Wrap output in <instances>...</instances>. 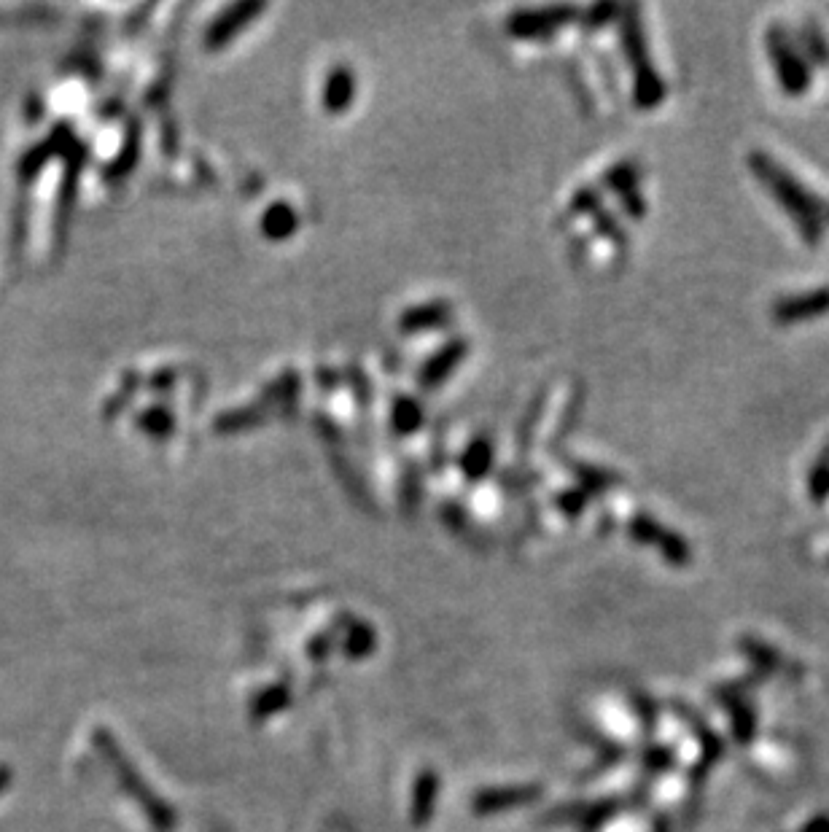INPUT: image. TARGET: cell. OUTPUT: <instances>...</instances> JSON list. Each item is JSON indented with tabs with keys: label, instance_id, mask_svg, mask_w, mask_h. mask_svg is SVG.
<instances>
[{
	"label": "cell",
	"instance_id": "7a4b0ae2",
	"mask_svg": "<svg viewBox=\"0 0 829 832\" xmlns=\"http://www.w3.org/2000/svg\"><path fill=\"white\" fill-rule=\"evenodd\" d=\"M765 52H768L770 68L778 81V89L786 97H805L811 92L813 84V68L803 57V52L797 49L792 30H786L784 25H770L765 30Z\"/></svg>",
	"mask_w": 829,
	"mask_h": 832
},
{
	"label": "cell",
	"instance_id": "ba28073f",
	"mask_svg": "<svg viewBox=\"0 0 829 832\" xmlns=\"http://www.w3.org/2000/svg\"><path fill=\"white\" fill-rule=\"evenodd\" d=\"M824 221H827V224H829V202H827V205H824Z\"/></svg>",
	"mask_w": 829,
	"mask_h": 832
},
{
	"label": "cell",
	"instance_id": "8992f818",
	"mask_svg": "<svg viewBox=\"0 0 829 832\" xmlns=\"http://www.w3.org/2000/svg\"><path fill=\"white\" fill-rule=\"evenodd\" d=\"M805 832H829V816H819L816 822L805 827Z\"/></svg>",
	"mask_w": 829,
	"mask_h": 832
},
{
	"label": "cell",
	"instance_id": "277c9868",
	"mask_svg": "<svg viewBox=\"0 0 829 832\" xmlns=\"http://www.w3.org/2000/svg\"><path fill=\"white\" fill-rule=\"evenodd\" d=\"M792 38H795L797 49L803 52V57L808 60L811 68L829 71V36L824 33V27H821L816 19H803V22L797 25L795 33H792Z\"/></svg>",
	"mask_w": 829,
	"mask_h": 832
},
{
	"label": "cell",
	"instance_id": "3957f363",
	"mask_svg": "<svg viewBox=\"0 0 829 832\" xmlns=\"http://www.w3.org/2000/svg\"><path fill=\"white\" fill-rule=\"evenodd\" d=\"M824 316H829V286L786 294V297H778L770 305V318L776 326L805 324V321Z\"/></svg>",
	"mask_w": 829,
	"mask_h": 832
},
{
	"label": "cell",
	"instance_id": "6da1fadb",
	"mask_svg": "<svg viewBox=\"0 0 829 832\" xmlns=\"http://www.w3.org/2000/svg\"><path fill=\"white\" fill-rule=\"evenodd\" d=\"M746 165H749L751 176L765 186L770 200L776 202L778 208H784L786 219L792 221V227L797 229V235L805 246L819 248L824 243V229H827V221H824L827 200L813 194L800 178L792 176L784 165H778L776 159L765 151H751Z\"/></svg>",
	"mask_w": 829,
	"mask_h": 832
},
{
	"label": "cell",
	"instance_id": "5b68a950",
	"mask_svg": "<svg viewBox=\"0 0 829 832\" xmlns=\"http://www.w3.org/2000/svg\"><path fill=\"white\" fill-rule=\"evenodd\" d=\"M805 491H808V499L816 507H824L829 504V445L821 450L816 461L808 469V477H805Z\"/></svg>",
	"mask_w": 829,
	"mask_h": 832
},
{
	"label": "cell",
	"instance_id": "52a82bcc",
	"mask_svg": "<svg viewBox=\"0 0 829 832\" xmlns=\"http://www.w3.org/2000/svg\"><path fill=\"white\" fill-rule=\"evenodd\" d=\"M9 781H11L9 771H3V768H0V792H3V789L9 787Z\"/></svg>",
	"mask_w": 829,
	"mask_h": 832
}]
</instances>
